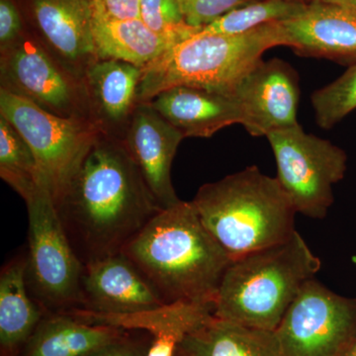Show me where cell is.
Returning <instances> with one entry per match:
<instances>
[{"mask_svg":"<svg viewBox=\"0 0 356 356\" xmlns=\"http://www.w3.org/2000/svg\"><path fill=\"white\" fill-rule=\"evenodd\" d=\"M323 3L332 4L346 8L356 9V0H318Z\"/></svg>","mask_w":356,"mask_h":356,"instance_id":"cell-31","label":"cell"},{"mask_svg":"<svg viewBox=\"0 0 356 356\" xmlns=\"http://www.w3.org/2000/svg\"><path fill=\"white\" fill-rule=\"evenodd\" d=\"M185 23L201 28L214 22L233 9L255 0H177Z\"/></svg>","mask_w":356,"mask_h":356,"instance_id":"cell-27","label":"cell"},{"mask_svg":"<svg viewBox=\"0 0 356 356\" xmlns=\"http://www.w3.org/2000/svg\"><path fill=\"white\" fill-rule=\"evenodd\" d=\"M309 2L302 0H255L233 9L203 27L200 32L205 34H243L261 26L297 17L305 11Z\"/></svg>","mask_w":356,"mask_h":356,"instance_id":"cell-23","label":"cell"},{"mask_svg":"<svg viewBox=\"0 0 356 356\" xmlns=\"http://www.w3.org/2000/svg\"><path fill=\"white\" fill-rule=\"evenodd\" d=\"M0 177L21 197L35 184L43 182L31 147L17 129L2 115H0Z\"/></svg>","mask_w":356,"mask_h":356,"instance_id":"cell-24","label":"cell"},{"mask_svg":"<svg viewBox=\"0 0 356 356\" xmlns=\"http://www.w3.org/2000/svg\"><path fill=\"white\" fill-rule=\"evenodd\" d=\"M0 89L57 116L95 124L84 79L51 57L27 28L19 39L0 49Z\"/></svg>","mask_w":356,"mask_h":356,"instance_id":"cell-9","label":"cell"},{"mask_svg":"<svg viewBox=\"0 0 356 356\" xmlns=\"http://www.w3.org/2000/svg\"><path fill=\"white\" fill-rule=\"evenodd\" d=\"M213 313L214 306L177 302L127 315H103L83 310L69 314L89 324L147 332L153 341L147 356H175L185 337L207 322Z\"/></svg>","mask_w":356,"mask_h":356,"instance_id":"cell-16","label":"cell"},{"mask_svg":"<svg viewBox=\"0 0 356 356\" xmlns=\"http://www.w3.org/2000/svg\"><path fill=\"white\" fill-rule=\"evenodd\" d=\"M126 330L93 325L69 313H46L18 356H93L125 336Z\"/></svg>","mask_w":356,"mask_h":356,"instance_id":"cell-19","label":"cell"},{"mask_svg":"<svg viewBox=\"0 0 356 356\" xmlns=\"http://www.w3.org/2000/svg\"><path fill=\"white\" fill-rule=\"evenodd\" d=\"M163 304L215 307L232 259L191 202L163 209L122 250Z\"/></svg>","mask_w":356,"mask_h":356,"instance_id":"cell-2","label":"cell"},{"mask_svg":"<svg viewBox=\"0 0 356 356\" xmlns=\"http://www.w3.org/2000/svg\"><path fill=\"white\" fill-rule=\"evenodd\" d=\"M276 28L278 46L299 56L356 64V9L311 0L303 13Z\"/></svg>","mask_w":356,"mask_h":356,"instance_id":"cell-13","label":"cell"},{"mask_svg":"<svg viewBox=\"0 0 356 356\" xmlns=\"http://www.w3.org/2000/svg\"><path fill=\"white\" fill-rule=\"evenodd\" d=\"M149 103L184 138H210L243 121L235 96L205 89L177 86L159 93Z\"/></svg>","mask_w":356,"mask_h":356,"instance_id":"cell-18","label":"cell"},{"mask_svg":"<svg viewBox=\"0 0 356 356\" xmlns=\"http://www.w3.org/2000/svg\"><path fill=\"white\" fill-rule=\"evenodd\" d=\"M22 198L29 218L28 291L44 314L79 310L83 264L65 235L50 191L39 182Z\"/></svg>","mask_w":356,"mask_h":356,"instance_id":"cell-6","label":"cell"},{"mask_svg":"<svg viewBox=\"0 0 356 356\" xmlns=\"http://www.w3.org/2000/svg\"><path fill=\"white\" fill-rule=\"evenodd\" d=\"M316 122L322 129H332L356 110V64L350 65L339 79L318 89L311 96Z\"/></svg>","mask_w":356,"mask_h":356,"instance_id":"cell-25","label":"cell"},{"mask_svg":"<svg viewBox=\"0 0 356 356\" xmlns=\"http://www.w3.org/2000/svg\"><path fill=\"white\" fill-rule=\"evenodd\" d=\"M54 203L83 266L121 254L163 210L123 140L103 133Z\"/></svg>","mask_w":356,"mask_h":356,"instance_id":"cell-1","label":"cell"},{"mask_svg":"<svg viewBox=\"0 0 356 356\" xmlns=\"http://www.w3.org/2000/svg\"><path fill=\"white\" fill-rule=\"evenodd\" d=\"M277 179L297 213L324 219L334 203V185L348 170V154L330 140L306 133L298 125L267 136Z\"/></svg>","mask_w":356,"mask_h":356,"instance_id":"cell-8","label":"cell"},{"mask_svg":"<svg viewBox=\"0 0 356 356\" xmlns=\"http://www.w3.org/2000/svg\"><path fill=\"white\" fill-rule=\"evenodd\" d=\"M302 1H307V2H309V1H311V0H302Z\"/></svg>","mask_w":356,"mask_h":356,"instance_id":"cell-33","label":"cell"},{"mask_svg":"<svg viewBox=\"0 0 356 356\" xmlns=\"http://www.w3.org/2000/svg\"><path fill=\"white\" fill-rule=\"evenodd\" d=\"M142 0H92L95 20H128L140 18Z\"/></svg>","mask_w":356,"mask_h":356,"instance_id":"cell-29","label":"cell"},{"mask_svg":"<svg viewBox=\"0 0 356 356\" xmlns=\"http://www.w3.org/2000/svg\"><path fill=\"white\" fill-rule=\"evenodd\" d=\"M165 305L123 252L83 266L79 310L127 315Z\"/></svg>","mask_w":356,"mask_h":356,"instance_id":"cell-15","label":"cell"},{"mask_svg":"<svg viewBox=\"0 0 356 356\" xmlns=\"http://www.w3.org/2000/svg\"><path fill=\"white\" fill-rule=\"evenodd\" d=\"M234 96L242 108V125L254 137H267L299 124L298 79L280 58L261 60L238 84Z\"/></svg>","mask_w":356,"mask_h":356,"instance_id":"cell-12","label":"cell"},{"mask_svg":"<svg viewBox=\"0 0 356 356\" xmlns=\"http://www.w3.org/2000/svg\"><path fill=\"white\" fill-rule=\"evenodd\" d=\"M353 264H355L356 266V255L355 257H353ZM348 356H356V341L355 343V346H353V350H351L350 353V355H348Z\"/></svg>","mask_w":356,"mask_h":356,"instance_id":"cell-32","label":"cell"},{"mask_svg":"<svg viewBox=\"0 0 356 356\" xmlns=\"http://www.w3.org/2000/svg\"><path fill=\"white\" fill-rule=\"evenodd\" d=\"M184 135L154 108L139 103L123 138L126 149L139 168L159 207L179 203L172 181V166Z\"/></svg>","mask_w":356,"mask_h":356,"instance_id":"cell-14","label":"cell"},{"mask_svg":"<svg viewBox=\"0 0 356 356\" xmlns=\"http://www.w3.org/2000/svg\"><path fill=\"white\" fill-rule=\"evenodd\" d=\"M276 23L238 35L199 31L143 69L138 102L147 103L166 89L191 86L233 95L238 84L278 47Z\"/></svg>","mask_w":356,"mask_h":356,"instance_id":"cell-5","label":"cell"},{"mask_svg":"<svg viewBox=\"0 0 356 356\" xmlns=\"http://www.w3.org/2000/svg\"><path fill=\"white\" fill-rule=\"evenodd\" d=\"M274 332L285 356H348L356 341V298L337 294L314 278Z\"/></svg>","mask_w":356,"mask_h":356,"instance_id":"cell-10","label":"cell"},{"mask_svg":"<svg viewBox=\"0 0 356 356\" xmlns=\"http://www.w3.org/2000/svg\"><path fill=\"white\" fill-rule=\"evenodd\" d=\"M142 67L117 60H98L84 76L93 122L102 133L123 140L138 106Z\"/></svg>","mask_w":356,"mask_h":356,"instance_id":"cell-17","label":"cell"},{"mask_svg":"<svg viewBox=\"0 0 356 356\" xmlns=\"http://www.w3.org/2000/svg\"><path fill=\"white\" fill-rule=\"evenodd\" d=\"M140 18L156 34L178 42L201 31L185 23L177 0H142Z\"/></svg>","mask_w":356,"mask_h":356,"instance_id":"cell-26","label":"cell"},{"mask_svg":"<svg viewBox=\"0 0 356 356\" xmlns=\"http://www.w3.org/2000/svg\"><path fill=\"white\" fill-rule=\"evenodd\" d=\"M178 351L181 356H285L275 332L214 315L185 337Z\"/></svg>","mask_w":356,"mask_h":356,"instance_id":"cell-21","label":"cell"},{"mask_svg":"<svg viewBox=\"0 0 356 356\" xmlns=\"http://www.w3.org/2000/svg\"><path fill=\"white\" fill-rule=\"evenodd\" d=\"M191 202L232 261L285 242L296 232L289 196L277 178L255 165L204 184Z\"/></svg>","mask_w":356,"mask_h":356,"instance_id":"cell-3","label":"cell"},{"mask_svg":"<svg viewBox=\"0 0 356 356\" xmlns=\"http://www.w3.org/2000/svg\"><path fill=\"white\" fill-rule=\"evenodd\" d=\"M153 337L142 331H127L117 341L93 356H147ZM181 356L177 350V355Z\"/></svg>","mask_w":356,"mask_h":356,"instance_id":"cell-30","label":"cell"},{"mask_svg":"<svg viewBox=\"0 0 356 356\" xmlns=\"http://www.w3.org/2000/svg\"><path fill=\"white\" fill-rule=\"evenodd\" d=\"M93 37L98 60H122L142 69L181 43L156 34L140 18L95 20Z\"/></svg>","mask_w":356,"mask_h":356,"instance_id":"cell-22","label":"cell"},{"mask_svg":"<svg viewBox=\"0 0 356 356\" xmlns=\"http://www.w3.org/2000/svg\"><path fill=\"white\" fill-rule=\"evenodd\" d=\"M31 33L44 50L84 79L98 60L93 37L92 0H22Z\"/></svg>","mask_w":356,"mask_h":356,"instance_id":"cell-11","label":"cell"},{"mask_svg":"<svg viewBox=\"0 0 356 356\" xmlns=\"http://www.w3.org/2000/svg\"><path fill=\"white\" fill-rule=\"evenodd\" d=\"M321 266L297 231L285 242L233 259L222 276L213 315L274 332Z\"/></svg>","mask_w":356,"mask_h":356,"instance_id":"cell-4","label":"cell"},{"mask_svg":"<svg viewBox=\"0 0 356 356\" xmlns=\"http://www.w3.org/2000/svg\"><path fill=\"white\" fill-rule=\"evenodd\" d=\"M27 254L20 252L0 273V356H18L44 315L28 291Z\"/></svg>","mask_w":356,"mask_h":356,"instance_id":"cell-20","label":"cell"},{"mask_svg":"<svg viewBox=\"0 0 356 356\" xmlns=\"http://www.w3.org/2000/svg\"><path fill=\"white\" fill-rule=\"evenodd\" d=\"M0 115L31 147L54 201L70 184L102 134L92 122L57 116L3 89H0Z\"/></svg>","mask_w":356,"mask_h":356,"instance_id":"cell-7","label":"cell"},{"mask_svg":"<svg viewBox=\"0 0 356 356\" xmlns=\"http://www.w3.org/2000/svg\"><path fill=\"white\" fill-rule=\"evenodd\" d=\"M16 0H0V49L6 48L22 36L26 26Z\"/></svg>","mask_w":356,"mask_h":356,"instance_id":"cell-28","label":"cell"}]
</instances>
